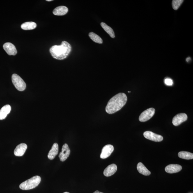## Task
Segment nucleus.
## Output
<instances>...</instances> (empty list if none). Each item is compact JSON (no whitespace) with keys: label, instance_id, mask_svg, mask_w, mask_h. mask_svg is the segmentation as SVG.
<instances>
[{"label":"nucleus","instance_id":"nucleus-12","mask_svg":"<svg viewBox=\"0 0 193 193\" xmlns=\"http://www.w3.org/2000/svg\"><path fill=\"white\" fill-rule=\"evenodd\" d=\"M27 148V146L26 144L22 143L16 147L15 151L14 154L17 156H22L24 155Z\"/></svg>","mask_w":193,"mask_h":193},{"label":"nucleus","instance_id":"nucleus-16","mask_svg":"<svg viewBox=\"0 0 193 193\" xmlns=\"http://www.w3.org/2000/svg\"><path fill=\"white\" fill-rule=\"evenodd\" d=\"M11 109V106L9 105H4L2 108L0 110V120L5 119L7 115L10 114Z\"/></svg>","mask_w":193,"mask_h":193},{"label":"nucleus","instance_id":"nucleus-19","mask_svg":"<svg viewBox=\"0 0 193 193\" xmlns=\"http://www.w3.org/2000/svg\"><path fill=\"white\" fill-rule=\"evenodd\" d=\"M101 25L102 28L111 38H114L115 37L114 32L111 27L108 26L105 23L103 22L101 23Z\"/></svg>","mask_w":193,"mask_h":193},{"label":"nucleus","instance_id":"nucleus-8","mask_svg":"<svg viewBox=\"0 0 193 193\" xmlns=\"http://www.w3.org/2000/svg\"><path fill=\"white\" fill-rule=\"evenodd\" d=\"M114 150V147L111 144H107L103 148L100 157L102 159H105L111 155Z\"/></svg>","mask_w":193,"mask_h":193},{"label":"nucleus","instance_id":"nucleus-18","mask_svg":"<svg viewBox=\"0 0 193 193\" xmlns=\"http://www.w3.org/2000/svg\"><path fill=\"white\" fill-rule=\"evenodd\" d=\"M36 24L33 22H26L21 25V28L24 30H31L36 28Z\"/></svg>","mask_w":193,"mask_h":193},{"label":"nucleus","instance_id":"nucleus-24","mask_svg":"<svg viewBox=\"0 0 193 193\" xmlns=\"http://www.w3.org/2000/svg\"><path fill=\"white\" fill-rule=\"evenodd\" d=\"M93 193H104L101 192H100L99 191H98V190H96V191H95V192H94Z\"/></svg>","mask_w":193,"mask_h":193},{"label":"nucleus","instance_id":"nucleus-20","mask_svg":"<svg viewBox=\"0 0 193 193\" xmlns=\"http://www.w3.org/2000/svg\"><path fill=\"white\" fill-rule=\"evenodd\" d=\"M178 157L185 160H191L193 158V154L187 151H181L178 153Z\"/></svg>","mask_w":193,"mask_h":193},{"label":"nucleus","instance_id":"nucleus-21","mask_svg":"<svg viewBox=\"0 0 193 193\" xmlns=\"http://www.w3.org/2000/svg\"><path fill=\"white\" fill-rule=\"evenodd\" d=\"M89 36L92 40L96 43L102 44L103 40L99 36H98L93 32H90L89 34Z\"/></svg>","mask_w":193,"mask_h":193},{"label":"nucleus","instance_id":"nucleus-15","mask_svg":"<svg viewBox=\"0 0 193 193\" xmlns=\"http://www.w3.org/2000/svg\"><path fill=\"white\" fill-rule=\"evenodd\" d=\"M68 9L66 7L61 6L55 8L53 13L55 15L62 16L66 15L68 13Z\"/></svg>","mask_w":193,"mask_h":193},{"label":"nucleus","instance_id":"nucleus-10","mask_svg":"<svg viewBox=\"0 0 193 193\" xmlns=\"http://www.w3.org/2000/svg\"><path fill=\"white\" fill-rule=\"evenodd\" d=\"M3 48L6 53L10 56H15L17 53V51L15 45L11 43L7 42L4 44Z\"/></svg>","mask_w":193,"mask_h":193},{"label":"nucleus","instance_id":"nucleus-13","mask_svg":"<svg viewBox=\"0 0 193 193\" xmlns=\"http://www.w3.org/2000/svg\"><path fill=\"white\" fill-rule=\"evenodd\" d=\"M118 169L117 165L115 164H112L108 166L103 172L104 175L106 177L111 176L113 175Z\"/></svg>","mask_w":193,"mask_h":193},{"label":"nucleus","instance_id":"nucleus-22","mask_svg":"<svg viewBox=\"0 0 193 193\" xmlns=\"http://www.w3.org/2000/svg\"><path fill=\"white\" fill-rule=\"evenodd\" d=\"M183 1V0H174L172 2V7L174 10H178Z\"/></svg>","mask_w":193,"mask_h":193},{"label":"nucleus","instance_id":"nucleus-14","mask_svg":"<svg viewBox=\"0 0 193 193\" xmlns=\"http://www.w3.org/2000/svg\"><path fill=\"white\" fill-rule=\"evenodd\" d=\"M58 145L57 143H54L52 146L51 150L48 154V158L50 160L54 159L58 153Z\"/></svg>","mask_w":193,"mask_h":193},{"label":"nucleus","instance_id":"nucleus-5","mask_svg":"<svg viewBox=\"0 0 193 193\" xmlns=\"http://www.w3.org/2000/svg\"><path fill=\"white\" fill-rule=\"evenodd\" d=\"M155 109L153 108H151L144 111L140 114L139 121L141 122H144L150 119L155 114Z\"/></svg>","mask_w":193,"mask_h":193},{"label":"nucleus","instance_id":"nucleus-6","mask_svg":"<svg viewBox=\"0 0 193 193\" xmlns=\"http://www.w3.org/2000/svg\"><path fill=\"white\" fill-rule=\"evenodd\" d=\"M144 135L146 139L155 142H161L164 139L162 135L156 134L150 131L145 132Z\"/></svg>","mask_w":193,"mask_h":193},{"label":"nucleus","instance_id":"nucleus-17","mask_svg":"<svg viewBox=\"0 0 193 193\" xmlns=\"http://www.w3.org/2000/svg\"><path fill=\"white\" fill-rule=\"evenodd\" d=\"M137 169L139 173L145 176L150 175L151 173L141 162H139L137 165Z\"/></svg>","mask_w":193,"mask_h":193},{"label":"nucleus","instance_id":"nucleus-26","mask_svg":"<svg viewBox=\"0 0 193 193\" xmlns=\"http://www.w3.org/2000/svg\"><path fill=\"white\" fill-rule=\"evenodd\" d=\"M46 1L48 2H50L53 1V0H47Z\"/></svg>","mask_w":193,"mask_h":193},{"label":"nucleus","instance_id":"nucleus-11","mask_svg":"<svg viewBox=\"0 0 193 193\" xmlns=\"http://www.w3.org/2000/svg\"><path fill=\"white\" fill-rule=\"evenodd\" d=\"M182 169V167L180 165L171 164L165 167V170L167 173L174 174L180 171Z\"/></svg>","mask_w":193,"mask_h":193},{"label":"nucleus","instance_id":"nucleus-2","mask_svg":"<svg viewBox=\"0 0 193 193\" xmlns=\"http://www.w3.org/2000/svg\"><path fill=\"white\" fill-rule=\"evenodd\" d=\"M72 48L70 44L66 41L62 42L61 45H55L50 48L49 51L53 57L58 60H63L68 57Z\"/></svg>","mask_w":193,"mask_h":193},{"label":"nucleus","instance_id":"nucleus-7","mask_svg":"<svg viewBox=\"0 0 193 193\" xmlns=\"http://www.w3.org/2000/svg\"><path fill=\"white\" fill-rule=\"evenodd\" d=\"M71 153V151L68 145L67 144H64L62 149V152L60 153L59 157L61 161L62 162L64 161L69 156Z\"/></svg>","mask_w":193,"mask_h":193},{"label":"nucleus","instance_id":"nucleus-23","mask_svg":"<svg viewBox=\"0 0 193 193\" xmlns=\"http://www.w3.org/2000/svg\"><path fill=\"white\" fill-rule=\"evenodd\" d=\"M165 84L167 86H172L173 84V81L170 79H166L165 80Z\"/></svg>","mask_w":193,"mask_h":193},{"label":"nucleus","instance_id":"nucleus-27","mask_svg":"<svg viewBox=\"0 0 193 193\" xmlns=\"http://www.w3.org/2000/svg\"><path fill=\"white\" fill-rule=\"evenodd\" d=\"M63 193H70L66 192H64Z\"/></svg>","mask_w":193,"mask_h":193},{"label":"nucleus","instance_id":"nucleus-9","mask_svg":"<svg viewBox=\"0 0 193 193\" xmlns=\"http://www.w3.org/2000/svg\"><path fill=\"white\" fill-rule=\"evenodd\" d=\"M187 114L185 113L179 114L174 117L172 123L174 126H178L187 121Z\"/></svg>","mask_w":193,"mask_h":193},{"label":"nucleus","instance_id":"nucleus-25","mask_svg":"<svg viewBox=\"0 0 193 193\" xmlns=\"http://www.w3.org/2000/svg\"><path fill=\"white\" fill-rule=\"evenodd\" d=\"M190 57H188V58H187V61L188 62V61H189L190 60Z\"/></svg>","mask_w":193,"mask_h":193},{"label":"nucleus","instance_id":"nucleus-3","mask_svg":"<svg viewBox=\"0 0 193 193\" xmlns=\"http://www.w3.org/2000/svg\"><path fill=\"white\" fill-rule=\"evenodd\" d=\"M41 179L38 176H34L20 184L19 188L22 190H29L36 188L40 183Z\"/></svg>","mask_w":193,"mask_h":193},{"label":"nucleus","instance_id":"nucleus-1","mask_svg":"<svg viewBox=\"0 0 193 193\" xmlns=\"http://www.w3.org/2000/svg\"><path fill=\"white\" fill-rule=\"evenodd\" d=\"M127 100V96L125 93H119L112 97L108 102L105 111L109 114H114L125 105Z\"/></svg>","mask_w":193,"mask_h":193},{"label":"nucleus","instance_id":"nucleus-28","mask_svg":"<svg viewBox=\"0 0 193 193\" xmlns=\"http://www.w3.org/2000/svg\"><path fill=\"white\" fill-rule=\"evenodd\" d=\"M130 92H131L130 91H128V93H130Z\"/></svg>","mask_w":193,"mask_h":193},{"label":"nucleus","instance_id":"nucleus-4","mask_svg":"<svg viewBox=\"0 0 193 193\" xmlns=\"http://www.w3.org/2000/svg\"><path fill=\"white\" fill-rule=\"evenodd\" d=\"M11 79L14 85L18 90L20 91H24L26 88V84L19 75L14 74L11 77Z\"/></svg>","mask_w":193,"mask_h":193}]
</instances>
